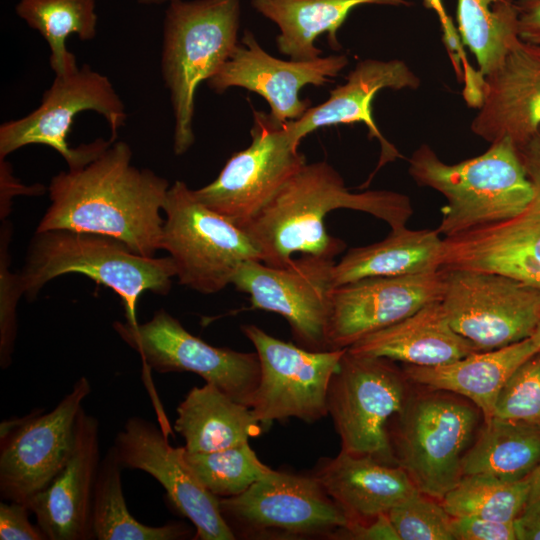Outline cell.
I'll return each mask as SVG.
<instances>
[{"instance_id": "obj_10", "label": "cell", "mask_w": 540, "mask_h": 540, "mask_svg": "<svg viewBox=\"0 0 540 540\" xmlns=\"http://www.w3.org/2000/svg\"><path fill=\"white\" fill-rule=\"evenodd\" d=\"M219 507L236 538H330L350 524L312 475L275 470L243 493L219 498Z\"/></svg>"}, {"instance_id": "obj_47", "label": "cell", "mask_w": 540, "mask_h": 540, "mask_svg": "<svg viewBox=\"0 0 540 540\" xmlns=\"http://www.w3.org/2000/svg\"><path fill=\"white\" fill-rule=\"evenodd\" d=\"M139 4L143 5H159L163 3H170L174 0H136Z\"/></svg>"}, {"instance_id": "obj_46", "label": "cell", "mask_w": 540, "mask_h": 540, "mask_svg": "<svg viewBox=\"0 0 540 540\" xmlns=\"http://www.w3.org/2000/svg\"><path fill=\"white\" fill-rule=\"evenodd\" d=\"M530 490L522 513H540V465L528 476Z\"/></svg>"}, {"instance_id": "obj_3", "label": "cell", "mask_w": 540, "mask_h": 540, "mask_svg": "<svg viewBox=\"0 0 540 540\" xmlns=\"http://www.w3.org/2000/svg\"><path fill=\"white\" fill-rule=\"evenodd\" d=\"M126 118L109 78L82 65L73 73L55 75L34 111L0 126V159L41 144L57 151L68 169L81 168L117 140Z\"/></svg>"}, {"instance_id": "obj_31", "label": "cell", "mask_w": 540, "mask_h": 540, "mask_svg": "<svg viewBox=\"0 0 540 540\" xmlns=\"http://www.w3.org/2000/svg\"><path fill=\"white\" fill-rule=\"evenodd\" d=\"M121 466L113 446L101 459L96 479L91 528L97 540H179L190 537L184 523L145 525L128 510L122 488Z\"/></svg>"}, {"instance_id": "obj_22", "label": "cell", "mask_w": 540, "mask_h": 540, "mask_svg": "<svg viewBox=\"0 0 540 540\" xmlns=\"http://www.w3.org/2000/svg\"><path fill=\"white\" fill-rule=\"evenodd\" d=\"M419 77L402 60L363 59L349 72L346 82L330 91L329 98L310 107L300 118L286 121L284 125L296 145L316 129L339 124L362 123L368 129V137L378 140L381 153L378 165L368 180L389 162L402 158L401 153L381 133L374 121L372 103L376 94L385 88L393 90L416 89Z\"/></svg>"}, {"instance_id": "obj_33", "label": "cell", "mask_w": 540, "mask_h": 540, "mask_svg": "<svg viewBox=\"0 0 540 540\" xmlns=\"http://www.w3.org/2000/svg\"><path fill=\"white\" fill-rule=\"evenodd\" d=\"M95 0H20L16 14L37 30L50 49L49 62L56 76L76 71V57L66 48V39L76 34L92 40L97 32Z\"/></svg>"}, {"instance_id": "obj_45", "label": "cell", "mask_w": 540, "mask_h": 540, "mask_svg": "<svg viewBox=\"0 0 540 540\" xmlns=\"http://www.w3.org/2000/svg\"><path fill=\"white\" fill-rule=\"evenodd\" d=\"M519 540H540V513H521L514 520Z\"/></svg>"}, {"instance_id": "obj_8", "label": "cell", "mask_w": 540, "mask_h": 540, "mask_svg": "<svg viewBox=\"0 0 540 540\" xmlns=\"http://www.w3.org/2000/svg\"><path fill=\"white\" fill-rule=\"evenodd\" d=\"M397 416L390 444L396 464L418 490L436 500L462 478V461L477 425L469 404L445 394H427L406 402Z\"/></svg>"}, {"instance_id": "obj_18", "label": "cell", "mask_w": 540, "mask_h": 540, "mask_svg": "<svg viewBox=\"0 0 540 540\" xmlns=\"http://www.w3.org/2000/svg\"><path fill=\"white\" fill-rule=\"evenodd\" d=\"M113 448L121 466L151 475L171 504L193 524L199 540H234L223 518L219 498L208 491L186 464L183 447H173L154 422L130 417L117 433Z\"/></svg>"}, {"instance_id": "obj_41", "label": "cell", "mask_w": 540, "mask_h": 540, "mask_svg": "<svg viewBox=\"0 0 540 540\" xmlns=\"http://www.w3.org/2000/svg\"><path fill=\"white\" fill-rule=\"evenodd\" d=\"M28 506L21 502L0 503L1 540H47L41 528L29 520Z\"/></svg>"}, {"instance_id": "obj_11", "label": "cell", "mask_w": 540, "mask_h": 540, "mask_svg": "<svg viewBox=\"0 0 540 540\" xmlns=\"http://www.w3.org/2000/svg\"><path fill=\"white\" fill-rule=\"evenodd\" d=\"M441 303L451 327L480 351L532 337L540 324V289L493 272L440 269Z\"/></svg>"}, {"instance_id": "obj_36", "label": "cell", "mask_w": 540, "mask_h": 540, "mask_svg": "<svg viewBox=\"0 0 540 540\" xmlns=\"http://www.w3.org/2000/svg\"><path fill=\"white\" fill-rule=\"evenodd\" d=\"M494 417L540 426V352L523 362L504 384Z\"/></svg>"}, {"instance_id": "obj_9", "label": "cell", "mask_w": 540, "mask_h": 540, "mask_svg": "<svg viewBox=\"0 0 540 540\" xmlns=\"http://www.w3.org/2000/svg\"><path fill=\"white\" fill-rule=\"evenodd\" d=\"M393 362L354 355L346 348L327 396L341 451L397 465L387 428L407 398L406 376Z\"/></svg>"}, {"instance_id": "obj_5", "label": "cell", "mask_w": 540, "mask_h": 540, "mask_svg": "<svg viewBox=\"0 0 540 540\" xmlns=\"http://www.w3.org/2000/svg\"><path fill=\"white\" fill-rule=\"evenodd\" d=\"M69 273L111 288L122 300L126 321L136 325L139 297L147 291L167 295L176 268L170 256H142L109 236L68 229L35 231L18 273L26 298L34 300L47 282Z\"/></svg>"}, {"instance_id": "obj_16", "label": "cell", "mask_w": 540, "mask_h": 540, "mask_svg": "<svg viewBox=\"0 0 540 540\" xmlns=\"http://www.w3.org/2000/svg\"><path fill=\"white\" fill-rule=\"evenodd\" d=\"M91 393L82 376L49 412L34 410L0 438V495L26 505L66 464L82 404Z\"/></svg>"}, {"instance_id": "obj_12", "label": "cell", "mask_w": 540, "mask_h": 540, "mask_svg": "<svg viewBox=\"0 0 540 540\" xmlns=\"http://www.w3.org/2000/svg\"><path fill=\"white\" fill-rule=\"evenodd\" d=\"M260 362L249 407L262 426L297 418L314 423L328 416V389L346 349L312 351L282 341L254 324L241 326Z\"/></svg>"}, {"instance_id": "obj_37", "label": "cell", "mask_w": 540, "mask_h": 540, "mask_svg": "<svg viewBox=\"0 0 540 540\" xmlns=\"http://www.w3.org/2000/svg\"><path fill=\"white\" fill-rule=\"evenodd\" d=\"M400 540H454L451 522L442 503L421 492L387 513Z\"/></svg>"}, {"instance_id": "obj_19", "label": "cell", "mask_w": 540, "mask_h": 540, "mask_svg": "<svg viewBox=\"0 0 540 540\" xmlns=\"http://www.w3.org/2000/svg\"><path fill=\"white\" fill-rule=\"evenodd\" d=\"M442 270L404 276L367 277L334 286L330 293L328 350L346 349L364 336L390 326L439 301Z\"/></svg>"}, {"instance_id": "obj_35", "label": "cell", "mask_w": 540, "mask_h": 540, "mask_svg": "<svg viewBox=\"0 0 540 540\" xmlns=\"http://www.w3.org/2000/svg\"><path fill=\"white\" fill-rule=\"evenodd\" d=\"M183 457L203 486L218 498L239 495L272 471L248 442L213 452L184 448Z\"/></svg>"}, {"instance_id": "obj_48", "label": "cell", "mask_w": 540, "mask_h": 540, "mask_svg": "<svg viewBox=\"0 0 540 540\" xmlns=\"http://www.w3.org/2000/svg\"><path fill=\"white\" fill-rule=\"evenodd\" d=\"M534 338V340L536 341L538 347H539V352H540V324L539 326L537 327L535 333L533 334L532 336Z\"/></svg>"}, {"instance_id": "obj_20", "label": "cell", "mask_w": 540, "mask_h": 540, "mask_svg": "<svg viewBox=\"0 0 540 540\" xmlns=\"http://www.w3.org/2000/svg\"><path fill=\"white\" fill-rule=\"evenodd\" d=\"M347 64L344 54L307 61L281 60L268 54L254 34L245 30L231 56L207 84L218 94L231 87L257 93L269 104V114L284 123L300 118L310 108V100L299 97L304 86L325 85Z\"/></svg>"}, {"instance_id": "obj_23", "label": "cell", "mask_w": 540, "mask_h": 540, "mask_svg": "<svg viewBox=\"0 0 540 540\" xmlns=\"http://www.w3.org/2000/svg\"><path fill=\"white\" fill-rule=\"evenodd\" d=\"M471 130L493 143L505 137L516 147L540 128V46L522 41L512 47L502 66L485 77L483 102Z\"/></svg>"}, {"instance_id": "obj_15", "label": "cell", "mask_w": 540, "mask_h": 540, "mask_svg": "<svg viewBox=\"0 0 540 540\" xmlns=\"http://www.w3.org/2000/svg\"><path fill=\"white\" fill-rule=\"evenodd\" d=\"M335 263L334 258L314 255H302L284 267L251 260L238 268L231 284L248 294L251 309L285 318L299 346L324 351Z\"/></svg>"}, {"instance_id": "obj_27", "label": "cell", "mask_w": 540, "mask_h": 540, "mask_svg": "<svg viewBox=\"0 0 540 540\" xmlns=\"http://www.w3.org/2000/svg\"><path fill=\"white\" fill-rule=\"evenodd\" d=\"M409 6V0H251L252 7L280 28L278 50L292 60L321 56L315 40L327 33L333 50H340L337 31L350 12L361 5Z\"/></svg>"}, {"instance_id": "obj_29", "label": "cell", "mask_w": 540, "mask_h": 540, "mask_svg": "<svg viewBox=\"0 0 540 540\" xmlns=\"http://www.w3.org/2000/svg\"><path fill=\"white\" fill-rule=\"evenodd\" d=\"M443 239L437 229L391 230L382 241L351 248L333 268V285L367 277L404 276L440 270Z\"/></svg>"}, {"instance_id": "obj_24", "label": "cell", "mask_w": 540, "mask_h": 540, "mask_svg": "<svg viewBox=\"0 0 540 540\" xmlns=\"http://www.w3.org/2000/svg\"><path fill=\"white\" fill-rule=\"evenodd\" d=\"M345 512L350 522H368L419 493L399 465L340 450L323 458L311 474Z\"/></svg>"}, {"instance_id": "obj_21", "label": "cell", "mask_w": 540, "mask_h": 540, "mask_svg": "<svg viewBox=\"0 0 540 540\" xmlns=\"http://www.w3.org/2000/svg\"><path fill=\"white\" fill-rule=\"evenodd\" d=\"M99 437L97 418L82 407L66 464L27 505L47 540L93 539L92 502L102 459Z\"/></svg>"}, {"instance_id": "obj_26", "label": "cell", "mask_w": 540, "mask_h": 540, "mask_svg": "<svg viewBox=\"0 0 540 540\" xmlns=\"http://www.w3.org/2000/svg\"><path fill=\"white\" fill-rule=\"evenodd\" d=\"M539 352L533 337L498 349L478 351L437 366L409 365L407 379L433 390L461 395L481 410L485 422L494 417L497 397L513 372Z\"/></svg>"}, {"instance_id": "obj_43", "label": "cell", "mask_w": 540, "mask_h": 540, "mask_svg": "<svg viewBox=\"0 0 540 540\" xmlns=\"http://www.w3.org/2000/svg\"><path fill=\"white\" fill-rule=\"evenodd\" d=\"M519 38L540 46V0H518Z\"/></svg>"}, {"instance_id": "obj_30", "label": "cell", "mask_w": 540, "mask_h": 540, "mask_svg": "<svg viewBox=\"0 0 540 540\" xmlns=\"http://www.w3.org/2000/svg\"><path fill=\"white\" fill-rule=\"evenodd\" d=\"M540 465V426L493 417L462 461L463 475L518 481Z\"/></svg>"}, {"instance_id": "obj_6", "label": "cell", "mask_w": 540, "mask_h": 540, "mask_svg": "<svg viewBox=\"0 0 540 540\" xmlns=\"http://www.w3.org/2000/svg\"><path fill=\"white\" fill-rule=\"evenodd\" d=\"M240 0H174L163 20L161 72L174 116L173 151L186 153L195 141V93L238 45Z\"/></svg>"}, {"instance_id": "obj_17", "label": "cell", "mask_w": 540, "mask_h": 540, "mask_svg": "<svg viewBox=\"0 0 540 540\" xmlns=\"http://www.w3.org/2000/svg\"><path fill=\"white\" fill-rule=\"evenodd\" d=\"M517 150L531 202L511 219L443 238L441 269L504 274L540 289V128Z\"/></svg>"}, {"instance_id": "obj_2", "label": "cell", "mask_w": 540, "mask_h": 540, "mask_svg": "<svg viewBox=\"0 0 540 540\" xmlns=\"http://www.w3.org/2000/svg\"><path fill=\"white\" fill-rule=\"evenodd\" d=\"M340 208L368 213L391 230L405 227L413 214L407 195L351 192L333 166L319 161L304 164L242 229L269 266L284 267L295 253L335 258L345 243L327 232L325 218Z\"/></svg>"}, {"instance_id": "obj_1", "label": "cell", "mask_w": 540, "mask_h": 540, "mask_svg": "<svg viewBox=\"0 0 540 540\" xmlns=\"http://www.w3.org/2000/svg\"><path fill=\"white\" fill-rule=\"evenodd\" d=\"M168 181L132 164L130 146L115 140L87 165L52 177L50 205L36 231L68 229L109 236L133 252L154 257L161 250V216Z\"/></svg>"}, {"instance_id": "obj_7", "label": "cell", "mask_w": 540, "mask_h": 540, "mask_svg": "<svg viewBox=\"0 0 540 540\" xmlns=\"http://www.w3.org/2000/svg\"><path fill=\"white\" fill-rule=\"evenodd\" d=\"M163 212L161 250L172 258L179 284L215 294L243 263L261 261L248 234L201 203L184 181L169 187Z\"/></svg>"}, {"instance_id": "obj_14", "label": "cell", "mask_w": 540, "mask_h": 540, "mask_svg": "<svg viewBox=\"0 0 540 540\" xmlns=\"http://www.w3.org/2000/svg\"><path fill=\"white\" fill-rule=\"evenodd\" d=\"M113 329L149 369L159 373H195L205 383L215 385L249 407L260 379L256 352L212 346L187 331L164 309L155 311L145 323L115 321Z\"/></svg>"}, {"instance_id": "obj_13", "label": "cell", "mask_w": 540, "mask_h": 540, "mask_svg": "<svg viewBox=\"0 0 540 540\" xmlns=\"http://www.w3.org/2000/svg\"><path fill=\"white\" fill-rule=\"evenodd\" d=\"M250 145L234 153L215 180L194 190L205 206L240 228L304 165L284 123L253 110Z\"/></svg>"}, {"instance_id": "obj_38", "label": "cell", "mask_w": 540, "mask_h": 540, "mask_svg": "<svg viewBox=\"0 0 540 540\" xmlns=\"http://www.w3.org/2000/svg\"><path fill=\"white\" fill-rule=\"evenodd\" d=\"M12 226L2 222L0 230V366L7 369L12 362V354L17 334L16 306L24 295L18 274L9 271L10 256L8 246L11 241Z\"/></svg>"}, {"instance_id": "obj_25", "label": "cell", "mask_w": 540, "mask_h": 540, "mask_svg": "<svg viewBox=\"0 0 540 540\" xmlns=\"http://www.w3.org/2000/svg\"><path fill=\"white\" fill-rule=\"evenodd\" d=\"M347 350L416 366L442 365L480 351L451 327L441 300L364 336Z\"/></svg>"}, {"instance_id": "obj_34", "label": "cell", "mask_w": 540, "mask_h": 540, "mask_svg": "<svg viewBox=\"0 0 540 540\" xmlns=\"http://www.w3.org/2000/svg\"><path fill=\"white\" fill-rule=\"evenodd\" d=\"M529 490L528 477L506 481L489 475H463L441 503L451 517L473 516L508 522L523 512Z\"/></svg>"}, {"instance_id": "obj_42", "label": "cell", "mask_w": 540, "mask_h": 540, "mask_svg": "<svg viewBox=\"0 0 540 540\" xmlns=\"http://www.w3.org/2000/svg\"><path fill=\"white\" fill-rule=\"evenodd\" d=\"M330 539L400 540L386 513L368 522H350L348 526L336 530Z\"/></svg>"}, {"instance_id": "obj_39", "label": "cell", "mask_w": 540, "mask_h": 540, "mask_svg": "<svg viewBox=\"0 0 540 540\" xmlns=\"http://www.w3.org/2000/svg\"><path fill=\"white\" fill-rule=\"evenodd\" d=\"M427 9L433 10L440 22L442 40L450 58L455 76L463 84L462 95L469 107L479 108L483 101L485 78L469 62L457 28L448 15L443 0H423Z\"/></svg>"}, {"instance_id": "obj_40", "label": "cell", "mask_w": 540, "mask_h": 540, "mask_svg": "<svg viewBox=\"0 0 540 540\" xmlns=\"http://www.w3.org/2000/svg\"><path fill=\"white\" fill-rule=\"evenodd\" d=\"M455 540H516L514 521H499L473 516L452 517Z\"/></svg>"}, {"instance_id": "obj_32", "label": "cell", "mask_w": 540, "mask_h": 540, "mask_svg": "<svg viewBox=\"0 0 540 540\" xmlns=\"http://www.w3.org/2000/svg\"><path fill=\"white\" fill-rule=\"evenodd\" d=\"M458 33L485 78L497 71L520 40L513 0H457Z\"/></svg>"}, {"instance_id": "obj_28", "label": "cell", "mask_w": 540, "mask_h": 540, "mask_svg": "<svg viewBox=\"0 0 540 540\" xmlns=\"http://www.w3.org/2000/svg\"><path fill=\"white\" fill-rule=\"evenodd\" d=\"M251 408L215 385L193 387L177 407L174 429L189 452H213L248 442L262 432Z\"/></svg>"}, {"instance_id": "obj_44", "label": "cell", "mask_w": 540, "mask_h": 540, "mask_svg": "<svg viewBox=\"0 0 540 540\" xmlns=\"http://www.w3.org/2000/svg\"><path fill=\"white\" fill-rule=\"evenodd\" d=\"M0 179H1V219L6 217L11 209V199L14 194H39L43 192V187H26L22 185L11 171L10 165L5 159H0Z\"/></svg>"}, {"instance_id": "obj_4", "label": "cell", "mask_w": 540, "mask_h": 540, "mask_svg": "<svg viewBox=\"0 0 540 540\" xmlns=\"http://www.w3.org/2000/svg\"><path fill=\"white\" fill-rule=\"evenodd\" d=\"M415 183L447 200L437 228L444 238L511 219L533 198V185L516 145L507 137L488 150L456 164L443 162L427 144L408 159Z\"/></svg>"}]
</instances>
